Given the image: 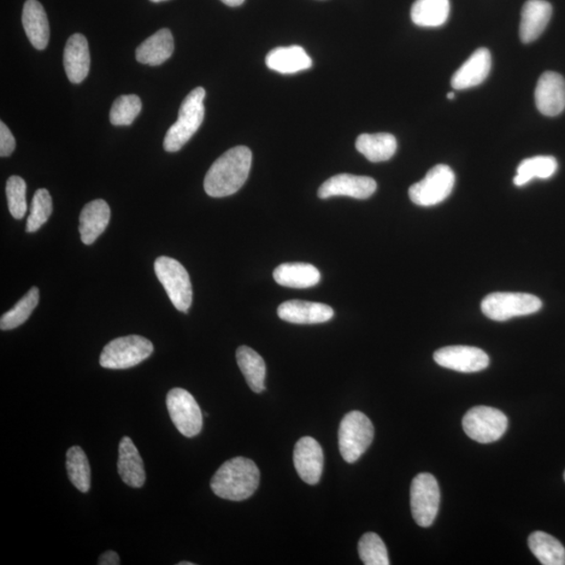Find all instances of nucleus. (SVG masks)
Returning <instances> with one entry per match:
<instances>
[{"label":"nucleus","mask_w":565,"mask_h":565,"mask_svg":"<svg viewBox=\"0 0 565 565\" xmlns=\"http://www.w3.org/2000/svg\"><path fill=\"white\" fill-rule=\"evenodd\" d=\"M251 151L245 146L235 147L211 164L204 179V191L211 197L233 195L249 179Z\"/></svg>","instance_id":"f257e3e1"},{"label":"nucleus","mask_w":565,"mask_h":565,"mask_svg":"<svg viewBox=\"0 0 565 565\" xmlns=\"http://www.w3.org/2000/svg\"><path fill=\"white\" fill-rule=\"evenodd\" d=\"M260 484V471L254 461L238 457L227 461L211 481V490L223 499L241 502L250 498Z\"/></svg>","instance_id":"f03ea898"},{"label":"nucleus","mask_w":565,"mask_h":565,"mask_svg":"<svg viewBox=\"0 0 565 565\" xmlns=\"http://www.w3.org/2000/svg\"><path fill=\"white\" fill-rule=\"evenodd\" d=\"M205 91L197 87L187 94L182 102L179 119L171 126L163 139V148L167 152H178L195 134L204 120Z\"/></svg>","instance_id":"7ed1b4c3"},{"label":"nucleus","mask_w":565,"mask_h":565,"mask_svg":"<svg viewBox=\"0 0 565 565\" xmlns=\"http://www.w3.org/2000/svg\"><path fill=\"white\" fill-rule=\"evenodd\" d=\"M373 423L362 411L353 410L341 420L338 444L341 457L346 463H355L366 452L374 440Z\"/></svg>","instance_id":"20e7f679"},{"label":"nucleus","mask_w":565,"mask_h":565,"mask_svg":"<svg viewBox=\"0 0 565 565\" xmlns=\"http://www.w3.org/2000/svg\"><path fill=\"white\" fill-rule=\"evenodd\" d=\"M155 346L149 339L139 335L115 338L105 346L99 364L105 369L126 370L138 366L149 358Z\"/></svg>","instance_id":"39448f33"},{"label":"nucleus","mask_w":565,"mask_h":565,"mask_svg":"<svg viewBox=\"0 0 565 565\" xmlns=\"http://www.w3.org/2000/svg\"><path fill=\"white\" fill-rule=\"evenodd\" d=\"M481 311L488 319L505 322L513 317L537 314L543 302L529 293L494 292L482 299Z\"/></svg>","instance_id":"423d86ee"},{"label":"nucleus","mask_w":565,"mask_h":565,"mask_svg":"<svg viewBox=\"0 0 565 565\" xmlns=\"http://www.w3.org/2000/svg\"><path fill=\"white\" fill-rule=\"evenodd\" d=\"M155 270L174 307L187 314L193 299L190 275L187 269L175 259L160 257L156 259Z\"/></svg>","instance_id":"0eeeda50"},{"label":"nucleus","mask_w":565,"mask_h":565,"mask_svg":"<svg viewBox=\"0 0 565 565\" xmlns=\"http://www.w3.org/2000/svg\"><path fill=\"white\" fill-rule=\"evenodd\" d=\"M463 428L470 439L481 444L496 442L508 428V418L489 406H476L463 418Z\"/></svg>","instance_id":"6e6552de"},{"label":"nucleus","mask_w":565,"mask_h":565,"mask_svg":"<svg viewBox=\"0 0 565 565\" xmlns=\"http://www.w3.org/2000/svg\"><path fill=\"white\" fill-rule=\"evenodd\" d=\"M455 182L453 171L446 164H437L426 178L410 187L409 195L419 207H434L450 195Z\"/></svg>","instance_id":"1a4fd4ad"},{"label":"nucleus","mask_w":565,"mask_h":565,"mask_svg":"<svg viewBox=\"0 0 565 565\" xmlns=\"http://www.w3.org/2000/svg\"><path fill=\"white\" fill-rule=\"evenodd\" d=\"M440 488L437 480L431 473L416 476L410 487L411 514L417 525L431 527L437 517L440 507Z\"/></svg>","instance_id":"9d476101"},{"label":"nucleus","mask_w":565,"mask_h":565,"mask_svg":"<svg viewBox=\"0 0 565 565\" xmlns=\"http://www.w3.org/2000/svg\"><path fill=\"white\" fill-rule=\"evenodd\" d=\"M166 403L171 419L182 435L193 438L202 432V410L192 394L184 388H173L168 393Z\"/></svg>","instance_id":"9b49d317"},{"label":"nucleus","mask_w":565,"mask_h":565,"mask_svg":"<svg viewBox=\"0 0 565 565\" xmlns=\"http://www.w3.org/2000/svg\"><path fill=\"white\" fill-rule=\"evenodd\" d=\"M434 362L439 366L461 373H475L489 366L486 353L475 346H450L434 352Z\"/></svg>","instance_id":"f8f14e48"},{"label":"nucleus","mask_w":565,"mask_h":565,"mask_svg":"<svg viewBox=\"0 0 565 565\" xmlns=\"http://www.w3.org/2000/svg\"><path fill=\"white\" fill-rule=\"evenodd\" d=\"M376 190L377 184L373 179L367 178V176L338 174L323 182L317 195L321 199L334 196L368 199L373 195Z\"/></svg>","instance_id":"ddd939ff"},{"label":"nucleus","mask_w":565,"mask_h":565,"mask_svg":"<svg viewBox=\"0 0 565 565\" xmlns=\"http://www.w3.org/2000/svg\"><path fill=\"white\" fill-rule=\"evenodd\" d=\"M293 463L299 478L308 485H316L323 470L322 446L311 437L299 439L294 447Z\"/></svg>","instance_id":"4468645a"},{"label":"nucleus","mask_w":565,"mask_h":565,"mask_svg":"<svg viewBox=\"0 0 565 565\" xmlns=\"http://www.w3.org/2000/svg\"><path fill=\"white\" fill-rule=\"evenodd\" d=\"M537 107L546 116H556L565 109V80L555 72L541 75L535 90Z\"/></svg>","instance_id":"2eb2a0df"},{"label":"nucleus","mask_w":565,"mask_h":565,"mask_svg":"<svg viewBox=\"0 0 565 565\" xmlns=\"http://www.w3.org/2000/svg\"><path fill=\"white\" fill-rule=\"evenodd\" d=\"M278 315L282 321L298 325H314L332 320L334 311L325 304L292 299L279 306Z\"/></svg>","instance_id":"dca6fc26"},{"label":"nucleus","mask_w":565,"mask_h":565,"mask_svg":"<svg viewBox=\"0 0 565 565\" xmlns=\"http://www.w3.org/2000/svg\"><path fill=\"white\" fill-rule=\"evenodd\" d=\"M492 67L490 52L481 47L458 68L451 79L455 90L463 91L478 86L487 79Z\"/></svg>","instance_id":"f3484780"},{"label":"nucleus","mask_w":565,"mask_h":565,"mask_svg":"<svg viewBox=\"0 0 565 565\" xmlns=\"http://www.w3.org/2000/svg\"><path fill=\"white\" fill-rule=\"evenodd\" d=\"M64 68L72 84L84 82L90 73V47L84 35L74 34L68 40L63 56Z\"/></svg>","instance_id":"a211bd4d"},{"label":"nucleus","mask_w":565,"mask_h":565,"mask_svg":"<svg viewBox=\"0 0 565 565\" xmlns=\"http://www.w3.org/2000/svg\"><path fill=\"white\" fill-rule=\"evenodd\" d=\"M553 8L545 0H528L521 10L520 37L523 44L537 40L551 20Z\"/></svg>","instance_id":"6ab92c4d"},{"label":"nucleus","mask_w":565,"mask_h":565,"mask_svg":"<svg viewBox=\"0 0 565 565\" xmlns=\"http://www.w3.org/2000/svg\"><path fill=\"white\" fill-rule=\"evenodd\" d=\"M110 221V208L103 199L93 200L87 203L80 215L79 231L81 240L86 245H91L108 227Z\"/></svg>","instance_id":"aec40b11"},{"label":"nucleus","mask_w":565,"mask_h":565,"mask_svg":"<svg viewBox=\"0 0 565 565\" xmlns=\"http://www.w3.org/2000/svg\"><path fill=\"white\" fill-rule=\"evenodd\" d=\"M22 25L35 49L44 50L49 44L50 25L43 4L37 0H27L23 5Z\"/></svg>","instance_id":"412c9836"},{"label":"nucleus","mask_w":565,"mask_h":565,"mask_svg":"<svg viewBox=\"0 0 565 565\" xmlns=\"http://www.w3.org/2000/svg\"><path fill=\"white\" fill-rule=\"evenodd\" d=\"M117 471L125 484L132 488L143 487L146 473L143 458L129 437H123L119 446V460Z\"/></svg>","instance_id":"4be33fe9"},{"label":"nucleus","mask_w":565,"mask_h":565,"mask_svg":"<svg viewBox=\"0 0 565 565\" xmlns=\"http://www.w3.org/2000/svg\"><path fill=\"white\" fill-rule=\"evenodd\" d=\"M268 68L280 74H296L312 67L311 58L301 46L276 47L265 59Z\"/></svg>","instance_id":"5701e85b"},{"label":"nucleus","mask_w":565,"mask_h":565,"mask_svg":"<svg viewBox=\"0 0 565 565\" xmlns=\"http://www.w3.org/2000/svg\"><path fill=\"white\" fill-rule=\"evenodd\" d=\"M274 279L281 286L305 290L319 284L321 273L311 264L284 263L275 268Z\"/></svg>","instance_id":"b1692460"},{"label":"nucleus","mask_w":565,"mask_h":565,"mask_svg":"<svg viewBox=\"0 0 565 565\" xmlns=\"http://www.w3.org/2000/svg\"><path fill=\"white\" fill-rule=\"evenodd\" d=\"M174 52V39L172 33L168 28L160 31L147 38L141 44L135 55L141 64H148L151 67L161 66L172 56Z\"/></svg>","instance_id":"393cba45"},{"label":"nucleus","mask_w":565,"mask_h":565,"mask_svg":"<svg viewBox=\"0 0 565 565\" xmlns=\"http://www.w3.org/2000/svg\"><path fill=\"white\" fill-rule=\"evenodd\" d=\"M356 149L370 163L391 160L397 151V140L390 133L362 134L356 139Z\"/></svg>","instance_id":"a878e982"},{"label":"nucleus","mask_w":565,"mask_h":565,"mask_svg":"<svg viewBox=\"0 0 565 565\" xmlns=\"http://www.w3.org/2000/svg\"><path fill=\"white\" fill-rule=\"evenodd\" d=\"M235 358L251 391L257 394L262 393L265 390V378H267V364L264 359L255 350L246 346L238 348Z\"/></svg>","instance_id":"bb28decb"},{"label":"nucleus","mask_w":565,"mask_h":565,"mask_svg":"<svg viewBox=\"0 0 565 565\" xmlns=\"http://www.w3.org/2000/svg\"><path fill=\"white\" fill-rule=\"evenodd\" d=\"M450 13V0H416L410 11L411 20L423 28L443 26Z\"/></svg>","instance_id":"cd10ccee"},{"label":"nucleus","mask_w":565,"mask_h":565,"mask_svg":"<svg viewBox=\"0 0 565 565\" xmlns=\"http://www.w3.org/2000/svg\"><path fill=\"white\" fill-rule=\"evenodd\" d=\"M529 550L544 565H565V549L561 541L545 532H534L528 539Z\"/></svg>","instance_id":"c85d7f7f"},{"label":"nucleus","mask_w":565,"mask_h":565,"mask_svg":"<svg viewBox=\"0 0 565 565\" xmlns=\"http://www.w3.org/2000/svg\"><path fill=\"white\" fill-rule=\"evenodd\" d=\"M558 163L553 156H535L522 161L517 168L514 185L522 187L534 179H549L556 173Z\"/></svg>","instance_id":"c756f323"},{"label":"nucleus","mask_w":565,"mask_h":565,"mask_svg":"<svg viewBox=\"0 0 565 565\" xmlns=\"http://www.w3.org/2000/svg\"><path fill=\"white\" fill-rule=\"evenodd\" d=\"M67 469L69 481L81 491L86 493L91 489V466L84 450L80 446H73L67 452Z\"/></svg>","instance_id":"7c9ffc66"},{"label":"nucleus","mask_w":565,"mask_h":565,"mask_svg":"<svg viewBox=\"0 0 565 565\" xmlns=\"http://www.w3.org/2000/svg\"><path fill=\"white\" fill-rule=\"evenodd\" d=\"M38 304L39 290L37 287H33L20 301L17 302L13 308L5 312L0 320V328L4 331H8V330L21 326L28 320L29 315L32 314Z\"/></svg>","instance_id":"2f4dec72"},{"label":"nucleus","mask_w":565,"mask_h":565,"mask_svg":"<svg viewBox=\"0 0 565 565\" xmlns=\"http://www.w3.org/2000/svg\"><path fill=\"white\" fill-rule=\"evenodd\" d=\"M358 553L363 564H390L386 546L378 535L375 533H367L363 535L361 540H359Z\"/></svg>","instance_id":"473e14b6"},{"label":"nucleus","mask_w":565,"mask_h":565,"mask_svg":"<svg viewBox=\"0 0 565 565\" xmlns=\"http://www.w3.org/2000/svg\"><path fill=\"white\" fill-rule=\"evenodd\" d=\"M52 213V200L46 188H39L32 200L31 211L27 222V232L35 233L49 220Z\"/></svg>","instance_id":"72a5a7b5"},{"label":"nucleus","mask_w":565,"mask_h":565,"mask_svg":"<svg viewBox=\"0 0 565 565\" xmlns=\"http://www.w3.org/2000/svg\"><path fill=\"white\" fill-rule=\"evenodd\" d=\"M141 111V101L135 94L117 98L110 110V122L115 126H129Z\"/></svg>","instance_id":"f704fd0d"},{"label":"nucleus","mask_w":565,"mask_h":565,"mask_svg":"<svg viewBox=\"0 0 565 565\" xmlns=\"http://www.w3.org/2000/svg\"><path fill=\"white\" fill-rule=\"evenodd\" d=\"M8 205L10 213L15 219H22L28 211L27 184L20 176H11L7 181Z\"/></svg>","instance_id":"c9c22d12"},{"label":"nucleus","mask_w":565,"mask_h":565,"mask_svg":"<svg viewBox=\"0 0 565 565\" xmlns=\"http://www.w3.org/2000/svg\"><path fill=\"white\" fill-rule=\"evenodd\" d=\"M15 139L4 122L0 123V156L7 157L14 152Z\"/></svg>","instance_id":"e433bc0d"},{"label":"nucleus","mask_w":565,"mask_h":565,"mask_svg":"<svg viewBox=\"0 0 565 565\" xmlns=\"http://www.w3.org/2000/svg\"><path fill=\"white\" fill-rule=\"evenodd\" d=\"M99 565H119L121 564L120 557L114 551L103 553L99 558Z\"/></svg>","instance_id":"4c0bfd02"},{"label":"nucleus","mask_w":565,"mask_h":565,"mask_svg":"<svg viewBox=\"0 0 565 565\" xmlns=\"http://www.w3.org/2000/svg\"><path fill=\"white\" fill-rule=\"evenodd\" d=\"M221 2L228 5V7H239L245 0H221Z\"/></svg>","instance_id":"58836bf2"},{"label":"nucleus","mask_w":565,"mask_h":565,"mask_svg":"<svg viewBox=\"0 0 565 565\" xmlns=\"http://www.w3.org/2000/svg\"><path fill=\"white\" fill-rule=\"evenodd\" d=\"M447 98H449L450 99H455V93L450 92L449 94H447Z\"/></svg>","instance_id":"ea45409f"},{"label":"nucleus","mask_w":565,"mask_h":565,"mask_svg":"<svg viewBox=\"0 0 565 565\" xmlns=\"http://www.w3.org/2000/svg\"><path fill=\"white\" fill-rule=\"evenodd\" d=\"M178 565H194V563L188 561H181L178 563Z\"/></svg>","instance_id":"a19ab883"},{"label":"nucleus","mask_w":565,"mask_h":565,"mask_svg":"<svg viewBox=\"0 0 565 565\" xmlns=\"http://www.w3.org/2000/svg\"><path fill=\"white\" fill-rule=\"evenodd\" d=\"M150 2H152V3H162V2H167V0H150Z\"/></svg>","instance_id":"79ce46f5"},{"label":"nucleus","mask_w":565,"mask_h":565,"mask_svg":"<svg viewBox=\"0 0 565 565\" xmlns=\"http://www.w3.org/2000/svg\"><path fill=\"white\" fill-rule=\"evenodd\" d=\"M564 481H565V473H564Z\"/></svg>","instance_id":"37998d69"}]
</instances>
